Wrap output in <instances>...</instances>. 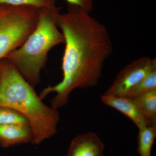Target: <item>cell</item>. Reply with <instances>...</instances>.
<instances>
[{
  "mask_svg": "<svg viewBox=\"0 0 156 156\" xmlns=\"http://www.w3.org/2000/svg\"><path fill=\"white\" fill-rule=\"evenodd\" d=\"M137 151L140 156H151L152 148L156 136V124L139 129Z\"/></svg>",
  "mask_w": 156,
  "mask_h": 156,
  "instance_id": "30bf717a",
  "label": "cell"
},
{
  "mask_svg": "<svg viewBox=\"0 0 156 156\" xmlns=\"http://www.w3.org/2000/svg\"><path fill=\"white\" fill-rule=\"evenodd\" d=\"M103 156H105L103 155Z\"/></svg>",
  "mask_w": 156,
  "mask_h": 156,
  "instance_id": "2e32d148",
  "label": "cell"
},
{
  "mask_svg": "<svg viewBox=\"0 0 156 156\" xmlns=\"http://www.w3.org/2000/svg\"><path fill=\"white\" fill-rule=\"evenodd\" d=\"M70 5L76 6L88 13L92 11L94 0H65Z\"/></svg>",
  "mask_w": 156,
  "mask_h": 156,
  "instance_id": "5bb4252c",
  "label": "cell"
},
{
  "mask_svg": "<svg viewBox=\"0 0 156 156\" xmlns=\"http://www.w3.org/2000/svg\"><path fill=\"white\" fill-rule=\"evenodd\" d=\"M104 147L103 142L97 134L88 132L73 140L67 156H103Z\"/></svg>",
  "mask_w": 156,
  "mask_h": 156,
  "instance_id": "52a82bcc",
  "label": "cell"
},
{
  "mask_svg": "<svg viewBox=\"0 0 156 156\" xmlns=\"http://www.w3.org/2000/svg\"><path fill=\"white\" fill-rule=\"evenodd\" d=\"M149 125L156 124V90L132 98Z\"/></svg>",
  "mask_w": 156,
  "mask_h": 156,
  "instance_id": "9c48e42d",
  "label": "cell"
},
{
  "mask_svg": "<svg viewBox=\"0 0 156 156\" xmlns=\"http://www.w3.org/2000/svg\"><path fill=\"white\" fill-rule=\"evenodd\" d=\"M32 133L30 126L21 124L0 125V146L7 148L31 143Z\"/></svg>",
  "mask_w": 156,
  "mask_h": 156,
  "instance_id": "ba28073f",
  "label": "cell"
},
{
  "mask_svg": "<svg viewBox=\"0 0 156 156\" xmlns=\"http://www.w3.org/2000/svg\"><path fill=\"white\" fill-rule=\"evenodd\" d=\"M156 69V58L147 56L132 62L120 71L111 87L104 94L125 96L154 70Z\"/></svg>",
  "mask_w": 156,
  "mask_h": 156,
  "instance_id": "5b68a950",
  "label": "cell"
},
{
  "mask_svg": "<svg viewBox=\"0 0 156 156\" xmlns=\"http://www.w3.org/2000/svg\"><path fill=\"white\" fill-rule=\"evenodd\" d=\"M1 73H2V64L1 62H0V80H1Z\"/></svg>",
  "mask_w": 156,
  "mask_h": 156,
  "instance_id": "9a60e30c",
  "label": "cell"
},
{
  "mask_svg": "<svg viewBox=\"0 0 156 156\" xmlns=\"http://www.w3.org/2000/svg\"><path fill=\"white\" fill-rule=\"evenodd\" d=\"M39 10L35 29L21 47L5 58L33 87L41 82V72L46 65L49 51L64 42L63 35L57 25L60 8L56 6Z\"/></svg>",
  "mask_w": 156,
  "mask_h": 156,
  "instance_id": "3957f363",
  "label": "cell"
},
{
  "mask_svg": "<svg viewBox=\"0 0 156 156\" xmlns=\"http://www.w3.org/2000/svg\"><path fill=\"white\" fill-rule=\"evenodd\" d=\"M101 99L104 104L117 110L129 118L138 129L151 126L131 98L104 94Z\"/></svg>",
  "mask_w": 156,
  "mask_h": 156,
  "instance_id": "8992f818",
  "label": "cell"
},
{
  "mask_svg": "<svg viewBox=\"0 0 156 156\" xmlns=\"http://www.w3.org/2000/svg\"><path fill=\"white\" fill-rule=\"evenodd\" d=\"M39 10L31 6L0 5V62L21 47L35 29Z\"/></svg>",
  "mask_w": 156,
  "mask_h": 156,
  "instance_id": "277c9868",
  "label": "cell"
},
{
  "mask_svg": "<svg viewBox=\"0 0 156 156\" xmlns=\"http://www.w3.org/2000/svg\"><path fill=\"white\" fill-rule=\"evenodd\" d=\"M57 25L64 37L62 79L54 86L43 89V100L55 93L50 104L57 109L67 104L76 89L96 86L105 62L113 52V44L105 26L78 7L68 5L67 11L57 17Z\"/></svg>",
  "mask_w": 156,
  "mask_h": 156,
  "instance_id": "6da1fadb",
  "label": "cell"
},
{
  "mask_svg": "<svg viewBox=\"0 0 156 156\" xmlns=\"http://www.w3.org/2000/svg\"><path fill=\"white\" fill-rule=\"evenodd\" d=\"M1 64L0 107L12 109L27 120L32 133V144H40L55 135L60 118L57 109L45 105L9 60L4 58Z\"/></svg>",
  "mask_w": 156,
  "mask_h": 156,
  "instance_id": "7a4b0ae2",
  "label": "cell"
},
{
  "mask_svg": "<svg viewBox=\"0 0 156 156\" xmlns=\"http://www.w3.org/2000/svg\"><path fill=\"white\" fill-rule=\"evenodd\" d=\"M7 124L29 126L27 120L19 113L9 108L0 107V125Z\"/></svg>",
  "mask_w": 156,
  "mask_h": 156,
  "instance_id": "4fadbf2b",
  "label": "cell"
},
{
  "mask_svg": "<svg viewBox=\"0 0 156 156\" xmlns=\"http://www.w3.org/2000/svg\"><path fill=\"white\" fill-rule=\"evenodd\" d=\"M56 0H0V5L29 6L41 9L56 7Z\"/></svg>",
  "mask_w": 156,
  "mask_h": 156,
  "instance_id": "7c38bea8",
  "label": "cell"
},
{
  "mask_svg": "<svg viewBox=\"0 0 156 156\" xmlns=\"http://www.w3.org/2000/svg\"><path fill=\"white\" fill-rule=\"evenodd\" d=\"M155 90H156V69L129 90L125 96L132 98Z\"/></svg>",
  "mask_w": 156,
  "mask_h": 156,
  "instance_id": "8fae6325",
  "label": "cell"
}]
</instances>
